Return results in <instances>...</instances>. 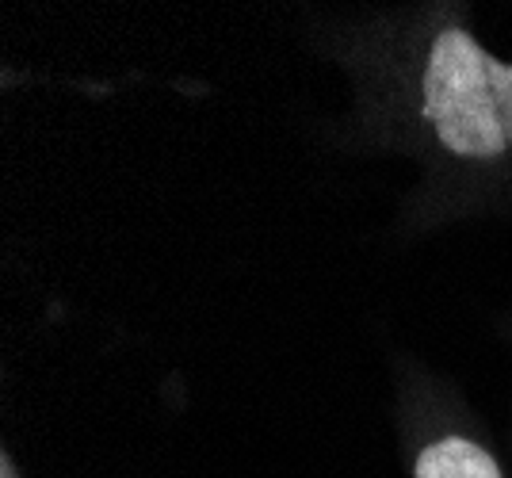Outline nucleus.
<instances>
[{
    "label": "nucleus",
    "mask_w": 512,
    "mask_h": 478,
    "mask_svg": "<svg viewBox=\"0 0 512 478\" xmlns=\"http://www.w3.org/2000/svg\"><path fill=\"white\" fill-rule=\"evenodd\" d=\"M482 58H486V50L474 43L463 27L440 31L436 43H432V54H428L425 85H421V96H425L421 115L440 127L467 100L493 96L490 81H486V69H482Z\"/></svg>",
    "instance_id": "f257e3e1"
},
{
    "label": "nucleus",
    "mask_w": 512,
    "mask_h": 478,
    "mask_svg": "<svg viewBox=\"0 0 512 478\" xmlns=\"http://www.w3.org/2000/svg\"><path fill=\"white\" fill-rule=\"evenodd\" d=\"M413 478H501V471H497L490 452L478 448L474 440L448 436V440L428 444L417 456Z\"/></svg>",
    "instance_id": "f03ea898"
},
{
    "label": "nucleus",
    "mask_w": 512,
    "mask_h": 478,
    "mask_svg": "<svg viewBox=\"0 0 512 478\" xmlns=\"http://www.w3.org/2000/svg\"><path fill=\"white\" fill-rule=\"evenodd\" d=\"M482 69H486V81H490V92L497 100V111H501V123H505V138L512 142V66L497 62L490 50L482 58Z\"/></svg>",
    "instance_id": "7ed1b4c3"
}]
</instances>
